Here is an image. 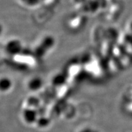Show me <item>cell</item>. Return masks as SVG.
Returning a JSON list of instances; mask_svg holds the SVG:
<instances>
[{"mask_svg": "<svg viewBox=\"0 0 132 132\" xmlns=\"http://www.w3.org/2000/svg\"><path fill=\"white\" fill-rule=\"evenodd\" d=\"M23 49V43L18 39H12L6 43L5 45L6 52L10 55L15 56L19 54Z\"/></svg>", "mask_w": 132, "mask_h": 132, "instance_id": "1", "label": "cell"}, {"mask_svg": "<svg viewBox=\"0 0 132 132\" xmlns=\"http://www.w3.org/2000/svg\"><path fill=\"white\" fill-rule=\"evenodd\" d=\"M44 83H43L42 79L39 77H31L27 82V87L29 90L32 92H36L40 90L42 88Z\"/></svg>", "mask_w": 132, "mask_h": 132, "instance_id": "2", "label": "cell"}, {"mask_svg": "<svg viewBox=\"0 0 132 132\" xmlns=\"http://www.w3.org/2000/svg\"><path fill=\"white\" fill-rule=\"evenodd\" d=\"M13 87V82L9 77H4L0 78V91L6 92L9 91Z\"/></svg>", "mask_w": 132, "mask_h": 132, "instance_id": "3", "label": "cell"}, {"mask_svg": "<svg viewBox=\"0 0 132 132\" xmlns=\"http://www.w3.org/2000/svg\"><path fill=\"white\" fill-rule=\"evenodd\" d=\"M77 132H99L98 130L95 128V127L90 126H86L82 127L81 128H80Z\"/></svg>", "mask_w": 132, "mask_h": 132, "instance_id": "4", "label": "cell"}, {"mask_svg": "<svg viewBox=\"0 0 132 132\" xmlns=\"http://www.w3.org/2000/svg\"><path fill=\"white\" fill-rule=\"evenodd\" d=\"M3 30H4L3 26L2 24L0 23V37H1V36L2 35L3 32Z\"/></svg>", "mask_w": 132, "mask_h": 132, "instance_id": "5", "label": "cell"}]
</instances>
